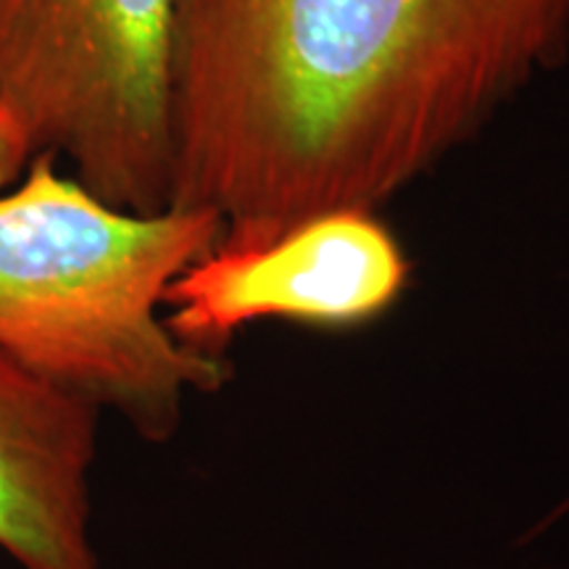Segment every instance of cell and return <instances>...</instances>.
Returning a JSON list of instances; mask_svg holds the SVG:
<instances>
[{
	"instance_id": "6da1fadb",
	"label": "cell",
	"mask_w": 569,
	"mask_h": 569,
	"mask_svg": "<svg viewBox=\"0 0 569 569\" xmlns=\"http://www.w3.org/2000/svg\"><path fill=\"white\" fill-rule=\"evenodd\" d=\"M569 56V0H180L169 209L380 211Z\"/></svg>"
},
{
	"instance_id": "7a4b0ae2",
	"label": "cell",
	"mask_w": 569,
	"mask_h": 569,
	"mask_svg": "<svg viewBox=\"0 0 569 569\" xmlns=\"http://www.w3.org/2000/svg\"><path fill=\"white\" fill-rule=\"evenodd\" d=\"M56 163L34 156L0 190V351L159 443L188 390H217L230 375L161 315L169 284L222 240L224 222L117 209Z\"/></svg>"
},
{
	"instance_id": "3957f363",
	"label": "cell",
	"mask_w": 569,
	"mask_h": 569,
	"mask_svg": "<svg viewBox=\"0 0 569 569\" xmlns=\"http://www.w3.org/2000/svg\"><path fill=\"white\" fill-rule=\"evenodd\" d=\"M180 0H0V124L117 209L167 211Z\"/></svg>"
},
{
	"instance_id": "277c9868",
	"label": "cell",
	"mask_w": 569,
	"mask_h": 569,
	"mask_svg": "<svg viewBox=\"0 0 569 569\" xmlns=\"http://www.w3.org/2000/svg\"><path fill=\"white\" fill-rule=\"evenodd\" d=\"M409 272L377 211L315 213L264 243L213 246L169 284L163 322L184 348L222 359L240 330L267 319L332 330L372 322Z\"/></svg>"
},
{
	"instance_id": "5b68a950",
	"label": "cell",
	"mask_w": 569,
	"mask_h": 569,
	"mask_svg": "<svg viewBox=\"0 0 569 569\" xmlns=\"http://www.w3.org/2000/svg\"><path fill=\"white\" fill-rule=\"evenodd\" d=\"M98 411L0 351V549L21 569H98L90 540Z\"/></svg>"
},
{
	"instance_id": "8992f818",
	"label": "cell",
	"mask_w": 569,
	"mask_h": 569,
	"mask_svg": "<svg viewBox=\"0 0 569 569\" xmlns=\"http://www.w3.org/2000/svg\"><path fill=\"white\" fill-rule=\"evenodd\" d=\"M24 169H27V159L21 156L19 146L13 142L11 134L6 132V127L0 124V190L11 188Z\"/></svg>"
}]
</instances>
